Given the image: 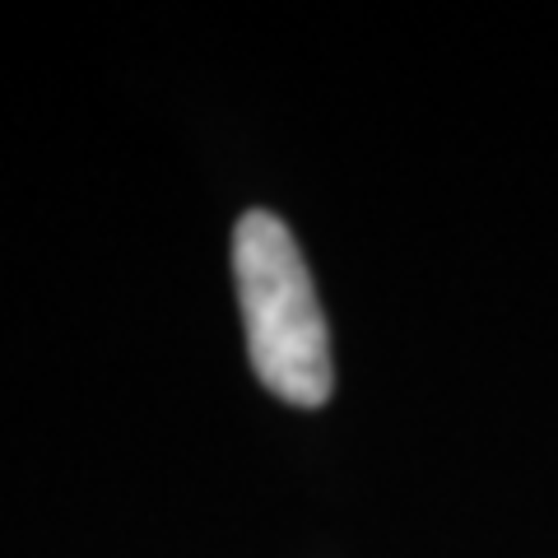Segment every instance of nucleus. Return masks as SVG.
I'll list each match as a JSON object with an SVG mask.
<instances>
[{"instance_id":"obj_1","label":"nucleus","mask_w":558,"mask_h":558,"mask_svg":"<svg viewBox=\"0 0 558 558\" xmlns=\"http://www.w3.org/2000/svg\"><path fill=\"white\" fill-rule=\"evenodd\" d=\"M233 279L247 322V354L270 396L299 410L330 400V340L307 260L289 223L247 209L233 229Z\"/></svg>"}]
</instances>
